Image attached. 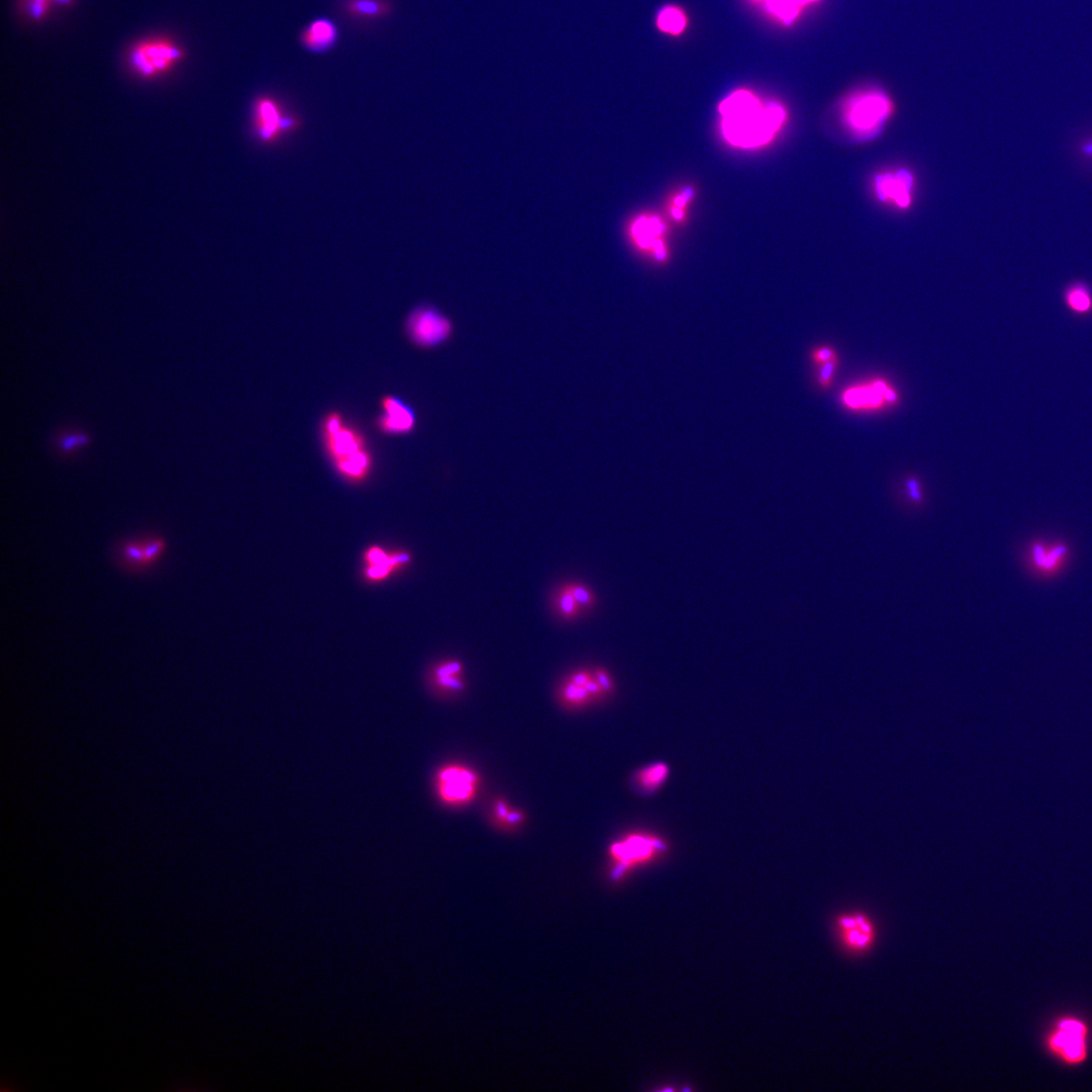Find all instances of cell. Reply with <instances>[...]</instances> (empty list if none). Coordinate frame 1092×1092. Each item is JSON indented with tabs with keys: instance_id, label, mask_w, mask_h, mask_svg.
<instances>
[{
	"instance_id": "obj_1",
	"label": "cell",
	"mask_w": 1092,
	"mask_h": 1092,
	"mask_svg": "<svg viewBox=\"0 0 1092 1092\" xmlns=\"http://www.w3.org/2000/svg\"><path fill=\"white\" fill-rule=\"evenodd\" d=\"M721 132L732 146L753 149L769 144L785 123V110L763 105L748 90H737L719 106Z\"/></svg>"
},
{
	"instance_id": "obj_2",
	"label": "cell",
	"mask_w": 1092,
	"mask_h": 1092,
	"mask_svg": "<svg viewBox=\"0 0 1092 1092\" xmlns=\"http://www.w3.org/2000/svg\"><path fill=\"white\" fill-rule=\"evenodd\" d=\"M321 429L325 452L337 473L350 483L363 482L374 463L363 435L338 412L327 414Z\"/></svg>"
},
{
	"instance_id": "obj_3",
	"label": "cell",
	"mask_w": 1092,
	"mask_h": 1092,
	"mask_svg": "<svg viewBox=\"0 0 1092 1092\" xmlns=\"http://www.w3.org/2000/svg\"><path fill=\"white\" fill-rule=\"evenodd\" d=\"M1046 1048L1053 1056L1068 1066L1083 1064L1089 1052V1028L1076 1017L1059 1019L1048 1033Z\"/></svg>"
},
{
	"instance_id": "obj_4",
	"label": "cell",
	"mask_w": 1092,
	"mask_h": 1092,
	"mask_svg": "<svg viewBox=\"0 0 1092 1092\" xmlns=\"http://www.w3.org/2000/svg\"><path fill=\"white\" fill-rule=\"evenodd\" d=\"M666 850L665 841L655 834L633 832L622 836L609 847L614 879L655 860Z\"/></svg>"
},
{
	"instance_id": "obj_5",
	"label": "cell",
	"mask_w": 1092,
	"mask_h": 1092,
	"mask_svg": "<svg viewBox=\"0 0 1092 1092\" xmlns=\"http://www.w3.org/2000/svg\"><path fill=\"white\" fill-rule=\"evenodd\" d=\"M481 779L476 770L459 763L439 768L434 777L438 801L446 807H462L473 803L479 793Z\"/></svg>"
},
{
	"instance_id": "obj_6",
	"label": "cell",
	"mask_w": 1092,
	"mask_h": 1092,
	"mask_svg": "<svg viewBox=\"0 0 1092 1092\" xmlns=\"http://www.w3.org/2000/svg\"><path fill=\"white\" fill-rule=\"evenodd\" d=\"M406 334L411 342L422 349L437 348L454 335V324L437 308L421 305L409 314Z\"/></svg>"
},
{
	"instance_id": "obj_7",
	"label": "cell",
	"mask_w": 1092,
	"mask_h": 1092,
	"mask_svg": "<svg viewBox=\"0 0 1092 1092\" xmlns=\"http://www.w3.org/2000/svg\"><path fill=\"white\" fill-rule=\"evenodd\" d=\"M182 49L164 38H152L136 44L130 55L133 69L143 77L168 72L183 60Z\"/></svg>"
},
{
	"instance_id": "obj_8",
	"label": "cell",
	"mask_w": 1092,
	"mask_h": 1092,
	"mask_svg": "<svg viewBox=\"0 0 1092 1092\" xmlns=\"http://www.w3.org/2000/svg\"><path fill=\"white\" fill-rule=\"evenodd\" d=\"M613 681L607 671L598 669L595 674L577 672L565 681L559 692V700L565 707L579 709L607 696L613 690Z\"/></svg>"
},
{
	"instance_id": "obj_9",
	"label": "cell",
	"mask_w": 1092,
	"mask_h": 1092,
	"mask_svg": "<svg viewBox=\"0 0 1092 1092\" xmlns=\"http://www.w3.org/2000/svg\"><path fill=\"white\" fill-rule=\"evenodd\" d=\"M166 550L165 539L158 534H146L124 540L115 549V560L132 573H143L154 567Z\"/></svg>"
},
{
	"instance_id": "obj_10",
	"label": "cell",
	"mask_w": 1092,
	"mask_h": 1092,
	"mask_svg": "<svg viewBox=\"0 0 1092 1092\" xmlns=\"http://www.w3.org/2000/svg\"><path fill=\"white\" fill-rule=\"evenodd\" d=\"M253 129L263 143H272L298 127L294 116L286 113L276 99L261 96L253 105Z\"/></svg>"
},
{
	"instance_id": "obj_11",
	"label": "cell",
	"mask_w": 1092,
	"mask_h": 1092,
	"mask_svg": "<svg viewBox=\"0 0 1092 1092\" xmlns=\"http://www.w3.org/2000/svg\"><path fill=\"white\" fill-rule=\"evenodd\" d=\"M890 104L880 93H869L856 97L848 107L847 121L850 127L859 134H872L887 118Z\"/></svg>"
},
{
	"instance_id": "obj_12",
	"label": "cell",
	"mask_w": 1092,
	"mask_h": 1092,
	"mask_svg": "<svg viewBox=\"0 0 1092 1092\" xmlns=\"http://www.w3.org/2000/svg\"><path fill=\"white\" fill-rule=\"evenodd\" d=\"M382 411L378 426L383 434L406 435L414 431L417 423L414 410L399 398L392 396L383 398Z\"/></svg>"
},
{
	"instance_id": "obj_13",
	"label": "cell",
	"mask_w": 1092,
	"mask_h": 1092,
	"mask_svg": "<svg viewBox=\"0 0 1092 1092\" xmlns=\"http://www.w3.org/2000/svg\"><path fill=\"white\" fill-rule=\"evenodd\" d=\"M897 399L899 396L894 389L882 381L851 387L843 395L844 404L854 410L879 409L885 404H895Z\"/></svg>"
},
{
	"instance_id": "obj_14",
	"label": "cell",
	"mask_w": 1092,
	"mask_h": 1092,
	"mask_svg": "<svg viewBox=\"0 0 1092 1092\" xmlns=\"http://www.w3.org/2000/svg\"><path fill=\"white\" fill-rule=\"evenodd\" d=\"M411 559L406 553H387L380 546H370L364 553L367 581L379 583L392 576Z\"/></svg>"
},
{
	"instance_id": "obj_15",
	"label": "cell",
	"mask_w": 1092,
	"mask_h": 1092,
	"mask_svg": "<svg viewBox=\"0 0 1092 1092\" xmlns=\"http://www.w3.org/2000/svg\"><path fill=\"white\" fill-rule=\"evenodd\" d=\"M1029 564L1039 575L1053 576L1060 572L1068 558L1066 545L1056 542H1033L1029 554Z\"/></svg>"
},
{
	"instance_id": "obj_16",
	"label": "cell",
	"mask_w": 1092,
	"mask_h": 1092,
	"mask_svg": "<svg viewBox=\"0 0 1092 1092\" xmlns=\"http://www.w3.org/2000/svg\"><path fill=\"white\" fill-rule=\"evenodd\" d=\"M338 40V27L327 17L314 19L300 35L301 45L307 51L314 54H323L333 50Z\"/></svg>"
},
{
	"instance_id": "obj_17",
	"label": "cell",
	"mask_w": 1092,
	"mask_h": 1092,
	"mask_svg": "<svg viewBox=\"0 0 1092 1092\" xmlns=\"http://www.w3.org/2000/svg\"><path fill=\"white\" fill-rule=\"evenodd\" d=\"M665 232V225L657 217H640L631 226L633 240L642 249L652 250L657 259L664 261L666 248L660 237Z\"/></svg>"
},
{
	"instance_id": "obj_18",
	"label": "cell",
	"mask_w": 1092,
	"mask_h": 1092,
	"mask_svg": "<svg viewBox=\"0 0 1092 1092\" xmlns=\"http://www.w3.org/2000/svg\"><path fill=\"white\" fill-rule=\"evenodd\" d=\"M876 191L882 201H892L901 208L910 203L912 178L906 171L886 173L876 179Z\"/></svg>"
},
{
	"instance_id": "obj_19",
	"label": "cell",
	"mask_w": 1092,
	"mask_h": 1092,
	"mask_svg": "<svg viewBox=\"0 0 1092 1092\" xmlns=\"http://www.w3.org/2000/svg\"><path fill=\"white\" fill-rule=\"evenodd\" d=\"M343 11L358 21H380L392 13L393 6L388 0H345Z\"/></svg>"
},
{
	"instance_id": "obj_20",
	"label": "cell",
	"mask_w": 1092,
	"mask_h": 1092,
	"mask_svg": "<svg viewBox=\"0 0 1092 1092\" xmlns=\"http://www.w3.org/2000/svg\"><path fill=\"white\" fill-rule=\"evenodd\" d=\"M669 776L668 765L657 762L639 769L634 776V782L642 792L653 793L666 783Z\"/></svg>"
},
{
	"instance_id": "obj_21",
	"label": "cell",
	"mask_w": 1092,
	"mask_h": 1092,
	"mask_svg": "<svg viewBox=\"0 0 1092 1092\" xmlns=\"http://www.w3.org/2000/svg\"><path fill=\"white\" fill-rule=\"evenodd\" d=\"M462 666L458 661L445 662L434 670L435 686L442 691L458 692L464 688L460 676Z\"/></svg>"
},
{
	"instance_id": "obj_22",
	"label": "cell",
	"mask_w": 1092,
	"mask_h": 1092,
	"mask_svg": "<svg viewBox=\"0 0 1092 1092\" xmlns=\"http://www.w3.org/2000/svg\"><path fill=\"white\" fill-rule=\"evenodd\" d=\"M492 811L494 824L502 829L518 828L525 822L524 813L512 807L504 799H497L494 802Z\"/></svg>"
},
{
	"instance_id": "obj_23",
	"label": "cell",
	"mask_w": 1092,
	"mask_h": 1092,
	"mask_svg": "<svg viewBox=\"0 0 1092 1092\" xmlns=\"http://www.w3.org/2000/svg\"><path fill=\"white\" fill-rule=\"evenodd\" d=\"M1067 307L1076 314L1085 315L1092 310V295L1089 288L1082 284L1071 285L1064 297Z\"/></svg>"
},
{
	"instance_id": "obj_24",
	"label": "cell",
	"mask_w": 1092,
	"mask_h": 1092,
	"mask_svg": "<svg viewBox=\"0 0 1092 1092\" xmlns=\"http://www.w3.org/2000/svg\"><path fill=\"white\" fill-rule=\"evenodd\" d=\"M905 503L911 509H922L926 503V494L922 482L916 477H907L904 484Z\"/></svg>"
},
{
	"instance_id": "obj_25",
	"label": "cell",
	"mask_w": 1092,
	"mask_h": 1092,
	"mask_svg": "<svg viewBox=\"0 0 1092 1092\" xmlns=\"http://www.w3.org/2000/svg\"><path fill=\"white\" fill-rule=\"evenodd\" d=\"M846 929V938L850 945L856 947H864L870 940L871 931L866 922L857 918L856 920L843 921Z\"/></svg>"
},
{
	"instance_id": "obj_26",
	"label": "cell",
	"mask_w": 1092,
	"mask_h": 1092,
	"mask_svg": "<svg viewBox=\"0 0 1092 1092\" xmlns=\"http://www.w3.org/2000/svg\"><path fill=\"white\" fill-rule=\"evenodd\" d=\"M658 24L661 31L679 34L684 30L686 19L679 10L668 8L660 12Z\"/></svg>"
},
{
	"instance_id": "obj_27",
	"label": "cell",
	"mask_w": 1092,
	"mask_h": 1092,
	"mask_svg": "<svg viewBox=\"0 0 1092 1092\" xmlns=\"http://www.w3.org/2000/svg\"><path fill=\"white\" fill-rule=\"evenodd\" d=\"M767 2L769 9L786 23L792 22L799 7L804 6L802 0H767Z\"/></svg>"
},
{
	"instance_id": "obj_28",
	"label": "cell",
	"mask_w": 1092,
	"mask_h": 1092,
	"mask_svg": "<svg viewBox=\"0 0 1092 1092\" xmlns=\"http://www.w3.org/2000/svg\"><path fill=\"white\" fill-rule=\"evenodd\" d=\"M559 613L565 618H574L578 615L581 606L576 600L569 584L559 591L557 599Z\"/></svg>"
},
{
	"instance_id": "obj_29",
	"label": "cell",
	"mask_w": 1092,
	"mask_h": 1092,
	"mask_svg": "<svg viewBox=\"0 0 1092 1092\" xmlns=\"http://www.w3.org/2000/svg\"><path fill=\"white\" fill-rule=\"evenodd\" d=\"M836 366L837 359L819 365V372L817 377L819 385L824 388L830 387L833 380Z\"/></svg>"
},
{
	"instance_id": "obj_30",
	"label": "cell",
	"mask_w": 1092,
	"mask_h": 1092,
	"mask_svg": "<svg viewBox=\"0 0 1092 1092\" xmlns=\"http://www.w3.org/2000/svg\"><path fill=\"white\" fill-rule=\"evenodd\" d=\"M67 4L69 0H30V11L34 17L44 16L52 3Z\"/></svg>"
},
{
	"instance_id": "obj_31",
	"label": "cell",
	"mask_w": 1092,
	"mask_h": 1092,
	"mask_svg": "<svg viewBox=\"0 0 1092 1092\" xmlns=\"http://www.w3.org/2000/svg\"><path fill=\"white\" fill-rule=\"evenodd\" d=\"M569 586H570L576 600L580 604L581 608L592 606L595 598H594L593 593L589 589H587L586 587L581 586V584H577V583L569 584Z\"/></svg>"
},
{
	"instance_id": "obj_32",
	"label": "cell",
	"mask_w": 1092,
	"mask_h": 1092,
	"mask_svg": "<svg viewBox=\"0 0 1092 1092\" xmlns=\"http://www.w3.org/2000/svg\"><path fill=\"white\" fill-rule=\"evenodd\" d=\"M835 359L834 349L829 346L815 348L811 353V360L818 366Z\"/></svg>"
},
{
	"instance_id": "obj_33",
	"label": "cell",
	"mask_w": 1092,
	"mask_h": 1092,
	"mask_svg": "<svg viewBox=\"0 0 1092 1092\" xmlns=\"http://www.w3.org/2000/svg\"><path fill=\"white\" fill-rule=\"evenodd\" d=\"M87 441V438L82 434H68L64 435L62 439L60 446L63 452L74 450L76 446H80Z\"/></svg>"
},
{
	"instance_id": "obj_34",
	"label": "cell",
	"mask_w": 1092,
	"mask_h": 1092,
	"mask_svg": "<svg viewBox=\"0 0 1092 1092\" xmlns=\"http://www.w3.org/2000/svg\"><path fill=\"white\" fill-rule=\"evenodd\" d=\"M1081 151H1082V153H1083V154H1085V155H1088V156H1092V141H1089V142L1085 143V144H1084V145H1083V146L1081 147Z\"/></svg>"
},
{
	"instance_id": "obj_35",
	"label": "cell",
	"mask_w": 1092,
	"mask_h": 1092,
	"mask_svg": "<svg viewBox=\"0 0 1092 1092\" xmlns=\"http://www.w3.org/2000/svg\"><path fill=\"white\" fill-rule=\"evenodd\" d=\"M802 2H803V5H806V4H808L810 2H813V0H802Z\"/></svg>"
}]
</instances>
